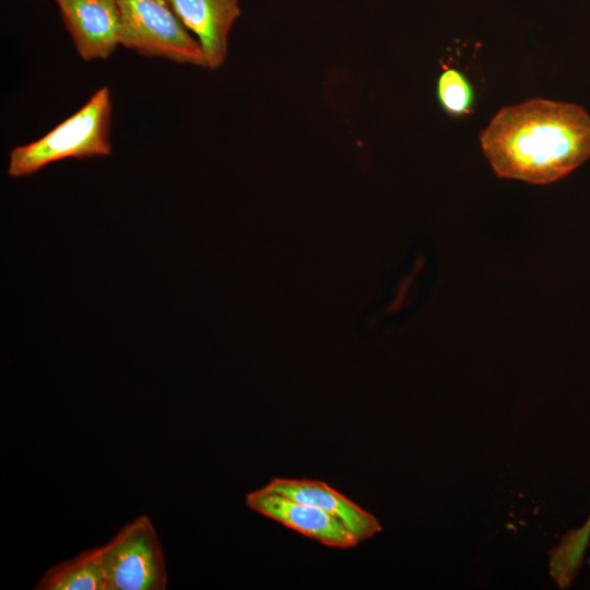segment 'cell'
I'll use <instances>...</instances> for the list:
<instances>
[{
  "label": "cell",
  "instance_id": "6da1fadb",
  "mask_svg": "<svg viewBox=\"0 0 590 590\" xmlns=\"http://www.w3.org/2000/svg\"><path fill=\"white\" fill-rule=\"evenodd\" d=\"M480 143L498 177L551 184L590 157V114L574 103L528 99L502 108Z\"/></svg>",
  "mask_w": 590,
  "mask_h": 590
},
{
  "label": "cell",
  "instance_id": "7a4b0ae2",
  "mask_svg": "<svg viewBox=\"0 0 590 590\" xmlns=\"http://www.w3.org/2000/svg\"><path fill=\"white\" fill-rule=\"evenodd\" d=\"M111 114V92L104 85L50 131L35 141L13 148L9 155L8 175L22 178L64 158L108 156L113 150Z\"/></svg>",
  "mask_w": 590,
  "mask_h": 590
},
{
  "label": "cell",
  "instance_id": "3957f363",
  "mask_svg": "<svg viewBox=\"0 0 590 590\" xmlns=\"http://www.w3.org/2000/svg\"><path fill=\"white\" fill-rule=\"evenodd\" d=\"M119 45L150 58L206 68L198 39L167 0H117Z\"/></svg>",
  "mask_w": 590,
  "mask_h": 590
},
{
  "label": "cell",
  "instance_id": "277c9868",
  "mask_svg": "<svg viewBox=\"0 0 590 590\" xmlns=\"http://www.w3.org/2000/svg\"><path fill=\"white\" fill-rule=\"evenodd\" d=\"M107 590H164L166 567L162 545L146 516L126 524L105 545Z\"/></svg>",
  "mask_w": 590,
  "mask_h": 590
},
{
  "label": "cell",
  "instance_id": "5b68a950",
  "mask_svg": "<svg viewBox=\"0 0 590 590\" xmlns=\"http://www.w3.org/2000/svg\"><path fill=\"white\" fill-rule=\"evenodd\" d=\"M246 504L251 510L323 545L350 548L361 542L342 521L322 509L264 487L248 493Z\"/></svg>",
  "mask_w": 590,
  "mask_h": 590
},
{
  "label": "cell",
  "instance_id": "8992f818",
  "mask_svg": "<svg viewBox=\"0 0 590 590\" xmlns=\"http://www.w3.org/2000/svg\"><path fill=\"white\" fill-rule=\"evenodd\" d=\"M55 1L81 59H107L120 46L117 0Z\"/></svg>",
  "mask_w": 590,
  "mask_h": 590
},
{
  "label": "cell",
  "instance_id": "52a82bcc",
  "mask_svg": "<svg viewBox=\"0 0 590 590\" xmlns=\"http://www.w3.org/2000/svg\"><path fill=\"white\" fill-rule=\"evenodd\" d=\"M182 24L198 39L206 69L221 68L227 57L228 37L241 11L239 0H167Z\"/></svg>",
  "mask_w": 590,
  "mask_h": 590
},
{
  "label": "cell",
  "instance_id": "ba28073f",
  "mask_svg": "<svg viewBox=\"0 0 590 590\" xmlns=\"http://www.w3.org/2000/svg\"><path fill=\"white\" fill-rule=\"evenodd\" d=\"M264 488L322 509L342 521L361 542L381 531L374 515L324 482L275 477Z\"/></svg>",
  "mask_w": 590,
  "mask_h": 590
},
{
  "label": "cell",
  "instance_id": "9c48e42d",
  "mask_svg": "<svg viewBox=\"0 0 590 590\" xmlns=\"http://www.w3.org/2000/svg\"><path fill=\"white\" fill-rule=\"evenodd\" d=\"M39 590H107L103 546L80 553L62 562L43 576Z\"/></svg>",
  "mask_w": 590,
  "mask_h": 590
},
{
  "label": "cell",
  "instance_id": "30bf717a",
  "mask_svg": "<svg viewBox=\"0 0 590 590\" xmlns=\"http://www.w3.org/2000/svg\"><path fill=\"white\" fill-rule=\"evenodd\" d=\"M590 539V516L578 529L566 533L550 553V574L559 588L569 587L583 560Z\"/></svg>",
  "mask_w": 590,
  "mask_h": 590
},
{
  "label": "cell",
  "instance_id": "8fae6325",
  "mask_svg": "<svg viewBox=\"0 0 590 590\" xmlns=\"http://www.w3.org/2000/svg\"><path fill=\"white\" fill-rule=\"evenodd\" d=\"M436 94L440 106L451 117H463L473 109V87L458 69L446 68L441 72L437 80Z\"/></svg>",
  "mask_w": 590,
  "mask_h": 590
}]
</instances>
